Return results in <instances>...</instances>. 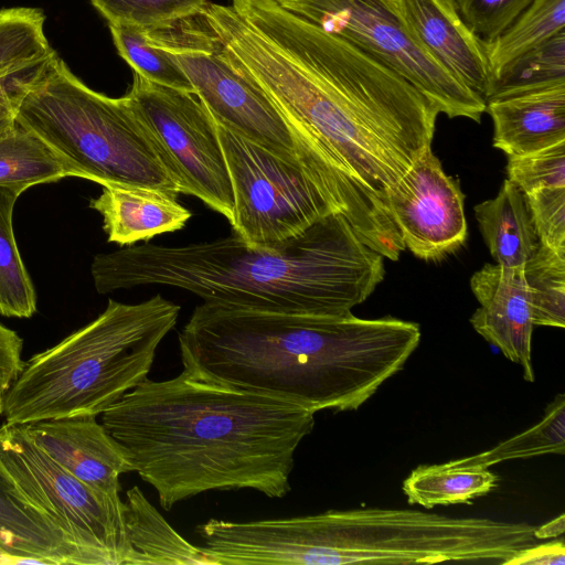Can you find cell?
Wrapping results in <instances>:
<instances>
[{
  "mask_svg": "<svg viewBox=\"0 0 565 565\" xmlns=\"http://www.w3.org/2000/svg\"><path fill=\"white\" fill-rule=\"evenodd\" d=\"M200 12L223 57L280 113L334 211L365 245L398 260L405 246L387 196L431 147L437 108L393 70L275 0L207 2Z\"/></svg>",
  "mask_w": 565,
  "mask_h": 565,
  "instance_id": "6da1fadb",
  "label": "cell"
},
{
  "mask_svg": "<svg viewBox=\"0 0 565 565\" xmlns=\"http://www.w3.org/2000/svg\"><path fill=\"white\" fill-rule=\"evenodd\" d=\"M315 414L183 370L169 380L146 379L104 411L100 423L168 511L213 490L286 497Z\"/></svg>",
  "mask_w": 565,
  "mask_h": 565,
  "instance_id": "7a4b0ae2",
  "label": "cell"
},
{
  "mask_svg": "<svg viewBox=\"0 0 565 565\" xmlns=\"http://www.w3.org/2000/svg\"><path fill=\"white\" fill-rule=\"evenodd\" d=\"M420 341L417 323L258 311L203 302L182 331L183 370L313 413L355 411L398 373Z\"/></svg>",
  "mask_w": 565,
  "mask_h": 565,
  "instance_id": "3957f363",
  "label": "cell"
},
{
  "mask_svg": "<svg viewBox=\"0 0 565 565\" xmlns=\"http://www.w3.org/2000/svg\"><path fill=\"white\" fill-rule=\"evenodd\" d=\"M384 257L333 212L275 248H256L232 234L185 245L145 243L97 254L95 289L162 285L203 302L284 313L345 316L385 275Z\"/></svg>",
  "mask_w": 565,
  "mask_h": 565,
  "instance_id": "277c9868",
  "label": "cell"
},
{
  "mask_svg": "<svg viewBox=\"0 0 565 565\" xmlns=\"http://www.w3.org/2000/svg\"><path fill=\"white\" fill-rule=\"evenodd\" d=\"M180 310L159 294L138 303L109 299L95 320L25 362L4 397L6 423L100 415L147 379Z\"/></svg>",
  "mask_w": 565,
  "mask_h": 565,
  "instance_id": "5b68a950",
  "label": "cell"
},
{
  "mask_svg": "<svg viewBox=\"0 0 565 565\" xmlns=\"http://www.w3.org/2000/svg\"><path fill=\"white\" fill-rule=\"evenodd\" d=\"M14 119L66 160L78 178L174 199L181 193L129 98L89 88L58 55L24 95Z\"/></svg>",
  "mask_w": 565,
  "mask_h": 565,
  "instance_id": "8992f818",
  "label": "cell"
},
{
  "mask_svg": "<svg viewBox=\"0 0 565 565\" xmlns=\"http://www.w3.org/2000/svg\"><path fill=\"white\" fill-rule=\"evenodd\" d=\"M287 11L373 56L439 113L480 122L486 100L444 68L411 34L392 0H275Z\"/></svg>",
  "mask_w": 565,
  "mask_h": 565,
  "instance_id": "52a82bcc",
  "label": "cell"
},
{
  "mask_svg": "<svg viewBox=\"0 0 565 565\" xmlns=\"http://www.w3.org/2000/svg\"><path fill=\"white\" fill-rule=\"evenodd\" d=\"M228 169L233 234L256 248H275L335 212L300 161H288L217 124Z\"/></svg>",
  "mask_w": 565,
  "mask_h": 565,
  "instance_id": "ba28073f",
  "label": "cell"
},
{
  "mask_svg": "<svg viewBox=\"0 0 565 565\" xmlns=\"http://www.w3.org/2000/svg\"><path fill=\"white\" fill-rule=\"evenodd\" d=\"M0 461L24 495L63 530L85 565H124V501L85 484L47 456L22 425H0Z\"/></svg>",
  "mask_w": 565,
  "mask_h": 565,
  "instance_id": "9c48e42d",
  "label": "cell"
},
{
  "mask_svg": "<svg viewBox=\"0 0 565 565\" xmlns=\"http://www.w3.org/2000/svg\"><path fill=\"white\" fill-rule=\"evenodd\" d=\"M126 96L181 194L198 198L231 222V178L217 122L205 104L193 92L159 85L137 73Z\"/></svg>",
  "mask_w": 565,
  "mask_h": 565,
  "instance_id": "30bf717a",
  "label": "cell"
},
{
  "mask_svg": "<svg viewBox=\"0 0 565 565\" xmlns=\"http://www.w3.org/2000/svg\"><path fill=\"white\" fill-rule=\"evenodd\" d=\"M145 31L174 57L217 124L288 161H299L287 122L268 97L223 57L200 12Z\"/></svg>",
  "mask_w": 565,
  "mask_h": 565,
  "instance_id": "8fae6325",
  "label": "cell"
},
{
  "mask_svg": "<svg viewBox=\"0 0 565 565\" xmlns=\"http://www.w3.org/2000/svg\"><path fill=\"white\" fill-rule=\"evenodd\" d=\"M465 194L428 147L387 196L391 217L405 248L424 260H437L466 242Z\"/></svg>",
  "mask_w": 565,
  "mask_h": 565,
  "instance_id": "7c38bea8",
  "label": "cell"
},
{
  "mask_svg": "<svg viewBox=\"0 0 565 565\" xmlns=\"http://www.w3.org/2000/svg\"><path fill=\"white\" fill-rule=\"evenodd\" d=\"M56 463L93 489L119 497V477L134 471L122 447L96 415H76L22 425Z\"/></svg>",
  "mask_w": 565,
  "mask_h": 565,
  "instance_id": "4fadbf2b",
  "label": "cell"
},
{
  "mask_svg": "<svg viewBox=\"0 0 565 565\" xmlns=\"http://www.w3.org/2000/svg\"><path fill=\"white\" fill-rule=\"evenodd\" d=\"M470 288L480 303L469 319L472 328L520 365L525 381L534 382V324L523 266L486 264L471 276Z\"/></svg>",
  "mask_w": 565,
  "mask_h": 565,
  "instance_id": "5bb4252c",
  "label": "cell"
},
{
  "mask_svg": "<svg viewBox=\"0 0 565 565\" xmlns=\"http://www.w3.org/2000/svg\"><path fill=\"white\" fill-rule=\"evenodd\" d=\"M407 30L451 75L484 99L491 71L484 41L459 14L455 0H392Z\"/></svg>",
  "mask_w": 565,
  "mask_h": 565,
  "instance_id": "9a60e30c",
  "label": "cell"
},
{
  "mask_svg": "<svg viewBox=\"0 0 565 565\" xmlns=\"http://www.w3.org/2000/svg\"><path fill=\"white\" fill-rule=\"evenodd\" d=\"M0 564L85 565L63 530L24 495L1 461Z\"/></svg>",
  "mask_w": 565,
  "mask_h": 565,
  "instance_id": "2e32d148",
  "label": "cell"
},
{
  "mask_svg": "<svg viewBox=\"0 0 565 565\" xmlns=\"http://www.w3.org/2000/svg\"><path fill=\"white\" fill-rule=\"evenodd\" d=\"M494 148L507 156L531 153L565 141V84L486 103Z\"/></svg>",
  "mask_w": 565,
  "mask_h": 565,
  "instance_id": "e0dca14e",
  "label": "cell"
},
{
  "mask_svg": "<svg viewBox=\"0 0 565 565\" xmlns=\"http://www.w3.org/2000/svg\"><path fill=\"white\" fill-rule=\"evenodd\" d=\"M39 8L0 10V111L14 117L32 85L57 56L44 31Z\"/></svg>",
  "mask_w": 565,
  "mask_h": 565,
  "instance_id": "ac0fdd59",
  "label": "cell"
},
{
  "mask_svg": "<svg viewBox=\"0 0 565 565\" xmlns=\"http://www.w3.org/2000/svg\"><path fill=\"white\" fill-rule=\"evenodd\" d=\"M89 207L103 217L107 241L132 245L183 228L191 212L177 199L151 189L103 185Z\"/></svg>",
  "mask_w": 565,
  "mask_h": 565,
  "instance_id": "d6986e66",
  "label": "cell"
},
{
  "mask_svg": "<svg viewBox=\"0 0 565 565\" xmlns=\"http://www.w3.org/2000/svg\"><path fill=\"white\" fill-rule=\"evenodd\" d=\"M124 521L128 555L124 565H215L202 547L181 536L137 486L126 492Z\"/></svg>",
  "mask_w": 565,
  "mask_h": 565,
  "instance_id": "ffe728a7",
  "label": "cell"
},
{
  "mask_svg": "<svg viewBox=\"0 0 565 565\" xmlns=\"http://www.w3.org/2000/svg\"><path fill=\"white\" fill-rule=\"evenodd\" d=\"M483 241L504 267H522L541 246L525 192L505 179L498 194L475 207Z\"/></svg>",
  "mask_w": 565,
  "mask_h": 565,
  "instance_id": "44dd1931",
  "label": "cell"
},
{
  "mask_svg": "<svg viewBox=\"0 0 565 565\" xmlns=\"http://www.w3.org/2000/svg\"><path fill=\"white\" fill-rule=\"evenodd\" d=\"M77 177L76 170L32 130L15 119L0 128V185L23 191Z\"/></svg>",
  "mask_w": 565,
  "mask_h": 565,
  "instance_id": "7402d4cb",
  "label": "cell"
},
{
  "mask_svg": "<svg viewBox=\"0 0 565 565\" xmlns=\"http://www.w3.org/2000/svg\"><path fill=\"white\" fill-rule=\"evenodd\" d=\"M499 478L488 468L422 465L403 481V492L409 504L425 509L437 505L470 503L498 486Z\"/></svg>",
  "mask_w": 565,
  "mask_h": 565,
  "instance_id": "603a6c76",
  "label": "cell"
},
{
  "mask_svg": "<svg viewBox=\"0 0 565 565\" xmlns=\"http://www.w3.org/2000/svg\"><path fill=\"white\" fill-rule=\"evenodd\" d=\"M565 84V30L493 73L486 103Z\"/></svg>",
  "mask_w": 565,
  "mask_h": 565,
  "instance_id": "cb8c5ba5",
  "label": "cell"
},
{
  "mask_svg": "<svg viewBox=\"0 0 565 565\" xmlns=\"http://www.w3.org/2000/svg\"><path fill=\"white\" fill-rule=\"evenodd\" d=\"M22 192L0 185V315L13 318H30L36 312V292L12 225L14 204Z\"/></svg>",
  "mask_w": 565,
  "mask_h": 565,
  "instance_id": "d4e9b609",
  "label": "cell"
},
{
  "mask_svg": "<svg viewBox=\"0 0 565 565\" xmlns=\"http://www.w3.org/2000/svg\"><path fill=\"white\" fill-rule=\"evenodd\" d=\"M565 452V394L558 393L544 409L542 419L493 448L448 461L451 466L489 468L511 459Z\"/></svg>",
  "mask_w": 565,
  "mask_h": 565,
  "instance_id": "484cf974",
  "label": "cell"
},
{
  "mask_svg": "<svg viewBox=\"0 0 565 565\" xmlns=\"http://www.w3.org/2000/svg\"><path fill=\"white\" fill-rule=\"evenodd\" d=\"M565 30V0H534L498 38L484 42L491 75Z\"/></svg>",
  "mask_w": 565,
  "mask_h": 565,
  "instance_id": "4316f807",
  "label": "cell"
},
{
  "mask_svg": "<svg viewBox=\"0 0 565 565\" xmlns=\"http://www.w3.org/2000/svg\"><path fill=\"white\" fill-rule=\"evenodd\" d=\"M534 326L565 327V253L541 244L523 266Z\"/></svg>",
  "mask_w": 565,
  "mask_h": 565,
  "instance_id": "83f0119b",
  "label": "cell"
},
{
  "mask_svg": "<svg viewBox=\"0 0 565 565\" xmlns=\"http://www.w3.org/2000/svg\"><path fill=\"white\" fill-rule=\"evenodd\" d=\"M109 30L118 54L132 67L134 73L159 85L193 92L174 57L154 44L143 29L109 24Z\"/></svg>",
  "mask_w": 565,
  "mask_h": 565,
  "instance_id": "f1b7e54d",
  "label": "cell"
},
{
  "mask_svg": "<svg viewBox=\"0 0 565 565\" xmlns=\"http://www.w3.org/2000/svg\"><path fill=\"white\" fill-rule=\"evenodd\" d=\"M109 24L160 28L196 14L209 0H90Z\"/></svg>",
  "mask_w": 565,
  "mask_h": 565,
  "instance_id": "f546056e",
  "label": "cell"
},
{
  "mask_svg": "<svg viewBox=\"0 0 565 565\" xmlns=\"http://www.w3.org/2000/svg\"><path fill=\"white\" fill-rule=\"evenodd\" d=\"M508 179L525 193L565 188V141L521 156H508Z\"/></svg>",
  "mask_w": 565,
  "mask_h": 565,
  "instance_id": "4dcf8cb0",
  "label": "cell"
},
{
  "mask_svg": "<svg viewBox=\"0 0 565 565\" xmlns=\"http://www.w3.org/2000/svg\"><path fill=\"white\" fill-rule=\"evenodd\" d=\"M534 0H455L459 14L484 42L505 31Z\"/></svg>",
  "mask_w": 565,
  "mask_h": 565,
  "instance_id": "1f68e13d",
  "label": "cell"
},
{
  "mask_svg": "<svg viewBox=\"0 0 565 565\" xmlns=\"http://www.w3.org/2000/svg\"><path fill=\"white\" fill-rule=\"evenodd\" d=\"M525 194L541 244L565 253V188H543Z\"/></svg>",
  "mask_w": 565,
  "mask_h": 565,
  "instance_id": "d6a6232c",
  "label": "cell"
},
{
  "mask_svg": "<svg viewBox=\"0 0 565 565\" xmlns=\"http://www.w3.org/2000/svg\"><path fill=\"white\" fill-rule=\"evenodd\" d=\"M22 348L20 335L0 322V415L7 393L25 366Z\"/></svg>",
  "mask_w": 565,
  "mask_h": 565,
  "instance_id": "836d02e7",
  "label": "cell"
},
{
  "mask_svg": "<svg viewBox=\"0 0 565 565\" xmlns=\"http://www.w3.org/2000/svg\"><path fill=\"white\" fill-rule=\"evenodd\" d=\"M564 565L565 543L561 537L552 541L532 544L514 554L504 565Z\"/></svg>",
  "mask_w": 565,
  "mask_h": 565,
  "instance_id": "e575fe53",
  "label": "cell"
},
{
  "mask_svg": "<svg viewBox=\"0 0 565 565\" xmlns=\"http://www.w3.org/2000/svg\"><path fill=\"white\" fill-rule=\"evenodd\" d=\"M565 531V515L562 513L557 518L544 523L539 527H534L533 535L536 540L555 539L561 536Z\"/></svg>",
  "mask_w": 565,
  "mask_h": 565,
  "instance_id": "d590c367",
  "label": "cell"
},
{
  "mask_svg": "<svg viewBox=\"0 0 565 565\" xmlns=\"http://www.w3.org/2000/svg\"><path fill=\"white\" fill-rule=\"evenodd\" d=\"M13 120H14V117L12 115L0 111V128L6 127L7 125L11 124Z\"/></svg>",
  "mask_w": 565,
  "mask_h": 565,
  "instance_id": "8d00e7d4",
  "label": "cell"
}]
</instances>
